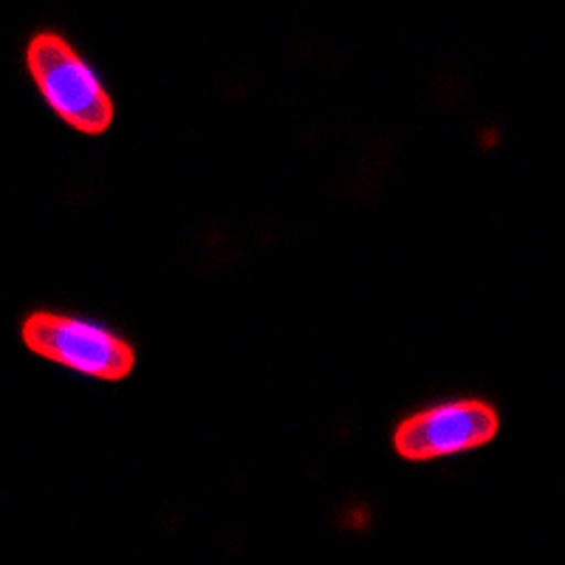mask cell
Returning <instances> with one entry per match:
<instances>
[{
    "mask_svg": "<svg viewBox=\"0 0 565 565\" xmlns=\"http://www.w3.org/2000/svg\"><path fill=\"white\" fill-rule=\"evenodd\" d=\"M26 65L45 105L68 128L99 136L114 122V103L99 74L57 32H38L26 45Z\"/></svg>",
    "mask_w": 565,
    "mask_h": 565,
    "instance_id": "6da1fadb",
    "label": "cell"
},
{
    "mask_svg": "<svg viewBox=\"0 0 565 565\" xmlns=\"http://www.w3.org/2000/svg\"><path fill=\"white\" fill-rule=\"evenodd\" d=\"M23 345L49 362L103 382H119L136 367V351L97 322L38 311L20 326Z\"/></svg>",
    "mask_w": 565,
    "mask_h": 565,
    "instance_id": "7a4b0ae2",
    "label": "cell"
},
{
    "mask_svg": "<svg viewBox=\"0 0 565 565\" xmlns=\"http://www.w3.org/2000/svg\"><path fill=\"white\" fill-rule=\"evenodd\" d=\"M501 418L487 402H450L405 418L393 433V447L407 461L478 450L498 436Z\"/></svg>",
    "mask_w": 565,
    "mask_h": 565,
    "instance_id": "3957f363",
    "label": "cell"
}]
</instances>
